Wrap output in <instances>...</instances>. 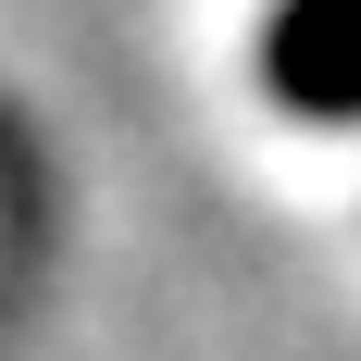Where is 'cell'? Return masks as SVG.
<instances>
[{"label": "cell", "instance_id": "obj_1", "mask_svg": "<svg viewBox=\"0 0 361 361\" xmlns=\"http://www.w3.org/2000/svg\"><path fill=\"white\" fill-rule=\"evenodd\" d=\"M262 87L312 125L361 112V0H274L262 13Z\"/></svg>", "mask_w": 361, "mask_h": 361}]
</instances>
